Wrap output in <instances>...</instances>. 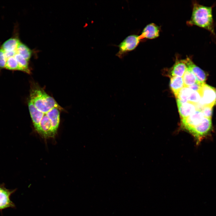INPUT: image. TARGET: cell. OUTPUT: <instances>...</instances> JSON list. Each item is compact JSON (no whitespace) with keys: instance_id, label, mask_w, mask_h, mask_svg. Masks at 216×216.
<instances>
[{"instance_id":"6da1fadb","label":"cell","mask_w":216,"mask_h":216,"mask_svg":"<svg viewBox=\"0 0 216 216\" xmlns=\"http://www.w3.org/2000/svg\"><path fill=\"white\" fill-rule=\"evenodd\" d=\"M214 7V5L207 6L197 2H194L192 16L190 20L188 22V24L190 25H195L206 29L215 36L212 15Z\"/></svg>"},{"instance_id":"7a4b0ae2","label":"cell","mask_w":216,"mask_h":216,"mask_svg":"<svg viewBox=\"0 0 216 216\" xmlns=\"http://www.w3.org/2000/svg\"><path fill=\"white\" fill-rule=\"evenodd\" d=\"M48 95L38 87L33 88L31 92L30 100L38 110L44 114L50 110L46 104V98Z\"/></svg>"},{"instance_id":"3957f363","label":"cell","mask_w":216,"mask_h":216,"mask_svg":"<svg viewBox=\"0 0 216 216\" xmlns=\"http://www.w3.org/2000/svg\"><path fill=\"white\" fill-rule=\"evenodd\" d=\"M199 92L201 99L198 104L201 108L206 106L213 107L216 104V89L214 87L203 83Z\"/></svg>"},{"instance_id":"277c9868","label":"cell","mask_w":216,"mask_h":216,"mask_svg":"<svg viewBox=\"0 0 216 216\" xmlns=\"http://www.w3.org/2000/svg\"><path fill=\"white\" fill-rule=\"evenodd\" d=\"M141 39L140 35L132 34L128 36L118 45L119 50L116 56L122 58L126 53L134 50Z\"/></svg>"},{"instance_id":"5b68a950","label":"cell","mask_w":216,"mask_h":216,"mask_svg":"<svg viewBox=\"0 0 216 216\" xmlns=\"http://www.w3.org/2000/svg\"><path fill=\"white\" fill-rule=\"evenodd\" d=\"M16 190V189L7 188L3 183L0 184V211L9 208H15V205L11 200L10 197Z\"/></svg>"},{"instance_id":"8992f818","label":"cell","mask_w":216,"mask_h":216,"mask_svg":"<svg viewBox=\"0 0 216 216\" xmlns=\"http://www.w3.org/2000/svg\"><path fill=\"white\" fill-rule=\"evenodd\" d=\"M178 112L181 119L184 118L189 116L198 110V104L190 102L183 103H177Z\"/></svg>"},{"instance_id":"52a82bcc","label":"cell","mask_w":216,"mask_h":216,"mask_svg":"<svg viewBox=\"0 0 216 216\" xmlns=\"http://www.w3.org/2000/svg\"><path fill=\"white\" fill-rule=\"evenodd\" d=\"M185 60L188 68L193 73L197 82L200 83H205L206 78L205 72L195 64L190 58L187 57Z\"/></svg>"},{"instance_id":"ba28073f","label":"cell","mask_w":216,"mask_h":216,"mask_svg":"<svg viewBox=\"0 0 216 216\" xmlns=\"http://www.w3.org/2000/svg\"><path fill=\"white\" fill-rule=\"evenodd\" d=\"M159 33V27L154 23H151L147 25L144 28L140 36L141 39H153L158 37Z\"/></svg>"},{"instance_id":"9c48e42d","label":"cell","mask_w":216,"mask_h":216,"mask_svg":"<svg viewBox=\"0 0 216 216\" xmlns=\"http://www.w3.org/2000/svg\"><path fill=\"white\" fill-rule=\"evenodd\" d=\"M187 68L185 59L177 60L170 70L171 76L182 77Z\"/></svg>"},{"instance_id":"30bf717a","label":"cell","mask_w":216,"mask_h":216,"mask_svg":"<svg viewBox=\"0 0 216 216\" xmlns=\"http://www.w3.org/2000/svg\"><path fill=\"white\" fill-rule=\"evenodd\" d=\"M28 106L30 114L35 129L38 126L44 114L38 110L29 100Z\"/></svg>"},{"instance_id":"8fae6325","label":"cell","mask_w":216,"mask_h":216,"mask_svg":"<svg viewBox=\"0 0 216 216\" xmlns=\"http://www.w3.org/2000/svg\"><path fill=\"white\" fill-rule=\"evenodd\" d=\"M59 110L58 108H54L46 113L51 121L53 129L56 133L60 122Z\"/></svg>"},{"instance_id":"7c38bea8","label":"cell","mask_w":216,"mask_h":216,"mask_svg":"<svg viewBox=\"0 0 216 216\" xmlns=\"http://www.w3.org/2000/svg\"><path fill=\"white\" fill-rule=\"evenodd\" d=\"M170 86L171 90L176 97L180 90L184 87L182 77L171 76Z\"/></svg>"},{"instance_id":"4fadbf2b","label":"cell","mask_w":216,"mask_h":216,"mask_svg":"<svg viewBox=\"0 0 216 216\" xmlns=\"http://www.w3.org/2000/svg\"><path fill=\"white\" fill-rule=\"evenodd\" d=\"M20 42L19 39L17 38H11L2 44L1 48L5 52L15 51Z\"/></svg>"},{"instance_id":"5bb4252c","label":"cell","mask_w":216,"mask_h":216,"mask_svg":"<svg viewBox=\"0 0 216 216\" xmlns=\"http://www.w3.org/2000/svg\"><path fill=\"white\" fill-rule=\"evenodd\" d=\"M182 78L184 87H188L197 82L195 76L188 67L182 76Z\"/></svg>"},{"instance_id":"9a60e30c","label":"cell","mask_w":216,"mask_h":216,"mask_svg":"<svg viewBox=\"0 0 216 216\" xmlns=\"http://www.w3.org/2000/svg\"><path fill=\"white\" fill-rule=\"evenodd\" d=\"M17 53L21 55L28 61L31 57L32 51L26 45L21 42L18 44L16 50Z\"/></svg>"},{"instance_id":"2e32d148","label":"cell","mask_w":216,"mask_h":216,"mask_svg":"<svg viewBox=\"0 0 216 216\" xmlns=\"http://www.w3.org/2000/svg\"><path fill=\"white\" fill-rule=\"evenodd\" d=\"M191 90L187 87H184L182 88L176 97L177 103H183L188 102Z\"/></svg>"},{"instance_id":"e0dca14e","label":"cell","mask_w":216,"mask_h":216,"mask_svg":"<svg viewBox=\"0 0 216 216\" xmlns=\"http://www.w3.org/2000/svg\"><path fill=\"white\" fill-rule=\"evenodd\" d=\"M17 62L19 65L22 68V71L28 74L30 73L28 68V62L21 55L16 52L14 56Z\"/></svg>"},{"instance_id":"ac0fdd59","label":"cell","mask_w":216,"mask_h":216,"mask_svg":"<svg viewBox=\"0 0 216 216\" xmlns=\"http://www.w3.org/2000/svg\"><path fill=\"white\" fill-rule=\"evenodd\" d=\"M11 70H19L22 71V68L19 65L14 56L6 59L5 68Z\"/></svg>"},{"instance_id":"d6986e66","label":"cell","mask_w":216,"mask_h":216,"mask_svg":"<svg viewBox=\"0 0 216 216\" xmlns=\"http://www.w3.org/2000/svg\"><path fill=\"white\" fill-rule=\"evenodd\" d=\"M201 99V97L198 92L191 90L188 99V101L198 104Z\"/></svg>"},{"instance_id":"ffe728a7","label":"cell","mask_w":216,"mask_h":216,"mask_svg":"<svg viewBox=\"0 0 216 216\" xmlns=\"http://www.w3.org/2000/svg\"><path fill=\"white\" fill-rule=\"evenodd\" d=\"M201 110L205 117L211 118L213 107L210 106H204L202 107Z\"/></svg>"},{"instance_id":"44dd1931","label":"cell","mask_w":216,"mask_h":216,"mask_svg":"<svg viewBox=\"0 0 216 216\" xmlns=\"http://www.w3.org/2000/svg\"><path fill=\"white\" fill-rule=\"evenodd\" d=\"M6 59L4 51L1 48L0 49V68H5L6 65Z\"/></svg>"},{"instance_id":"7402d4cb","label":"cell","mask_w":216,"mask_h":216,"mask_svg":"<svg viewBox=\"0 0 216 216\" xmlns=\"http://www.w3.org/2000/svg\"><path fill=\"white\" fill-rule=\"evenodd\" d=\"M202 83L197 82L194 84L188 87L191 90L199 92Z\"/></svg>"}]
</instances>
